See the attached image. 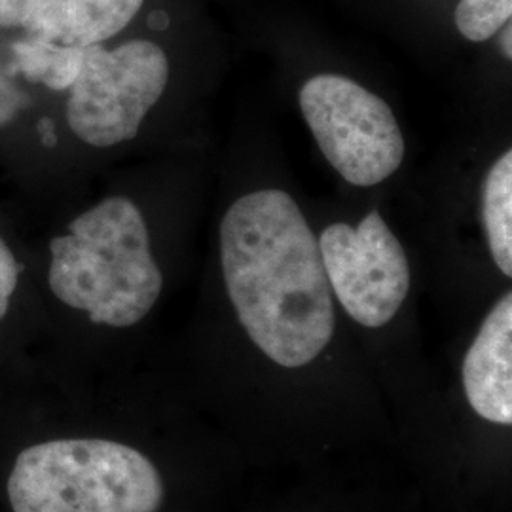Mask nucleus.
I'll return each mask as SVG.
<instances>
[{
	"mask_svg": "<svg viewBox=\"0 0 512 512\" xmlns=\"http://www.w3.org/2000/svg\"><path fill=\"white\" fill-rule=\"evenodd\" d=\"M220 260L239 323L274 363L300 368L329 346L334 302L319 239L283 190H256L220 222Z\"/></svg>",
	"mask_w": 512,
	"mask_h": 512,
	"instance_id": "nucleus-1",
	"label": "nucleus"
},
{
	"mask_svg": "<svg viewBox=\"0 0 512 512\" xmlns=\"http://www.w3.org/2000/svg\"><path fill=\"white\" fill-rule=\"evenodd\" d=\"M48 281L69 308L93 323L133 327L156 306L164 277L150 251L147 222L135 203L114 196L71 222L52 239Z\"/></svg>",
	"mask_w": 512,
	"mask_h": 512,
	"instance_id": "nucleus-2",
	"label": "nucleus"
},
{
	"mask_svg": "<svg viewBox=\"0 0 512 512\" xmlns=\"http://www.w3.org/2000/svg\"><path fill=\"white\" fill-rule=\"evenodd\" d=\"M164 480L139 450L105 439L48 440L19 454L14 512H158Z\"/></svg>",
	"mask_w": 512,
	"mask_h": 512,
	"instance_id": "nucleus-3",
	"label": "nucleus"
},
{
	"mask_svg": "<svg viewBox=\"0 0 512 512\" xmlns=\"http://www.w3.org/2000/svg\"><path fill=\"white\" fill-rule=\"evenodd\" d=\"M167 80V55L150 40H129L112 50L88 46L69 88V126L92 147L131 141L164 95Z\"/></svg>",
	"mask_w": 512,
	"mask_h": 512,
	"instance_id": "nucleus-4",
	"label": "nucleus"
},
{
	"mask_svg": "<svg viewBox=\"0 0 512 512\" xmlns=\"http://www.w3.org/2000/svg\"><path fill=\"white\" fill-rule=\"evenodd\" d=\"M300 109L329 164L353 186L389 179L404 158L391 107L355 80L319 74L300 90Z\"/></svg>",
	"mask_w": 512,
	"mask_h": 512,
	"instance_id": "nucleus-5",
	"label": "nucleus"
},
{
	"mask_svg": "<svg viewBox=\"0 0 512 512\" xmlns=\"http://www.w3.org/2000/svg\"><path fill=\"white\" fill-rule=\"evenodd\" d=\"M319 249L330 291L353 321L380 329L399 313L410 291V264L378 211L368 213L357 228L330 224Z\"/></svg>",
	"mask_w": 512,
	"mask_h": 512,
	"instance_id": "nucleus-6",
	"label": "nucleus"
},
{
	"mask_svg": "<svg viewBox=\"0 0 512 512\" xmlns=\"http://www.w3.org/2000/svg\"><path fill=\"white\" fill-rule=\"evenodd\" d=\"M463 387L482 420L512 425V294L490 311L463 361Z\"/></svg>",
	"mask_w": 512,
	"mask_h": 512,
	"instance_id": "nucleus-7",
	"label": "nucleus"
},
{
	"mask_svg": "<svg viewBox=\"0 0 512 512\" xmlns=\"http://www.w3.org/2000/svg\"><path fill=\"white\" fill-rule=\"evenodd\" d=\"M143 4L145 0H57L27 33L61 46L88 48L124 31Z\"/></svg>",
	"mask_w": 512,
	"mask_h": 512,
	"instance_id": "nucleus-8",
	"label": "nucleus"
},
{
	"mask_svg": "<svg viewBox=\"0 0 512 512\" xmlns=\"http://www.w3.org/2000/svg\"><path fill=\"white\" fill-rule=\"evenodd\" d=\"M482 215L490 253L497 268L512 275V150L488 171L482 196Z\"/></svg>",
	"mask_w": 512,
	"mask_h": 512,
	"instance_id": "nucleus-9",
	"label": "nucleus"
},
{
	"mask_svg": "<svg viewBox=\"0 0 512 512\" xmlns=\"http://www.w3.org/2000/svg\"><path fill=\"white\" fill-rule=\"evenodd\" d=\"M12 50L18 73L55 92L73 86L84 52V48L61 46L35 37L18 42Z\"/></svg>",
	"mask_w": 512,
	"mask_h": 512,
	"instance_id": "nucleus-10",
	"label": "nucleus"
},
{
	"mask_svg": "<svg viewBox=\"0 0 512 512\" xmlns=\"http://www.w3.org/2000/svg\"><path fill=\"white\" fill-rule=\"evenodd\" d=\"M512 0H459L456 25L471 42H484L511 21Z\"/></svg>",
	"mask_w": 512,
	"mask_h": 512,
	"instance_id": "nucleus-11",
	"label": "nucleus"
},
{
	"mask_svg": "<svg viewBox=\"0 0 512 512\" xmlns=\"http://www.w3.org/2000/svg\"><path fill=\"white\" fill-rule=\"evenodd\" d=\"M57 0H0V29L29 31Z\"/></svg>",
	"mask_w": 512,
	"mask_h": 512,
	"instance_id": "nucleus-12",
	"label": "nucleus"
},
{
	"mask_svg": "<svg viewBox=\"0 0 512 512\" xmlns=\"http://www.w3.org/2000/svg\"><path fill=\"white\" fill-rule=\"evenodd\" d=\"M18 279V260L6 245V241L0 238V321L8 313L12 296L18 289Z\"/></svg>",
	"mask_w": 512,
	"mask_h": 512,
	"instance_id": "nucleus-13",
	"label": "nucleus"
},
{
	"mask_svg": "<svg viewBox=\"0 0 512 512\" xmlns=\"http://www.w3.org/2000/svg\"><path fill=\"white\" fill-rule=\"evenodd\" d=\"M25 107V95L0 71V128L10 124Z\"/></svg>",
	"mask_w": 512,
	"mask_h": 512,
	"instance_id": "nucleus-14",
	"label": "nucleus"
},
{
	"mask_svg": "<svg viewBox=\"0 0 512 512\" xmlns=\"http://www.w3.org/2000/svg\"><path fill=\"white\" fill-rule=\"evenodd\" d=\"M501 44H503V50H505V55L511 59L512 57V31H511V23H507V27H505V35L501 38Z\"/></svg>",
	"mask_w": 512,
	"mask_h": 512,
	"instance_id": "nucleus-15",
	"label": "nucleus"
}]
</instances>
